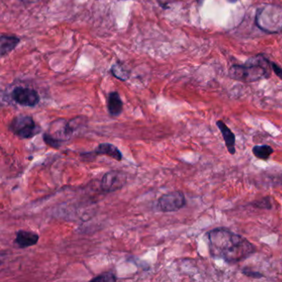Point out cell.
<instances>
[{
	"mask_svg": "<svg viewBox=\"0 0 282 282\" xmlns=\"http://www.w3.org/2000/svg\"><path fill=\"white\" fill-rule=\"evenodd\" d=\"M206 237L210 256L227 263H240L256 252L255 246L249 240L229 228H213L207 232Z\"/></svg>",
	"mask_w": 282,
	"mask_h": 282,
	"instance_id": "1",
	"label": "cell"
},
{
	"mask_svg": "<svg viewBox=\"0 0 282 282\" xmlns=\"http://www.w3.org/2000/svg\"><path fill=\"white\" fill-rule=\"evenodd\" d=\"M269 60L263 54L253 56L244 65H233L228 71V76L233 80L254 82L271 76Z\"/></svg>",
	"mask_w": 282,
	"mask_h": 282,
	"instance_id": "2",
	"label": "cell"
},
{
	"mask_svg": "<svg viewBox=\"0 0 282 282\" xmlns=\"http://www.w3.org/2000/svg\"><path fill=\"white\" fill-rule=\"evenodd\" d=\"M9 129L21 139H29L41 132V127L35 122L33 117L18 115L10 122Z\"/></svg>",
	"mask_w": 282,
	"mask_h": 282,
	"instance_id": "3",
	"label": "cell"
},
{
	"mask_svg": "<svg viewBox=\"0 0 282 282\" xmlns=\"http://www.w3.org/2000/svg\"><path fill=\"white\" fill-rule=\"evenodd\" d=\"M186 205V200L183 192L180 190L170 192L163 194L158 200V207L160 210L165 213L178 211Z\"/></svg>",
	"mask_w": 282,
	"mask_h": 282,
	"instance_id": "4",
	"label": "cell"
},
{
	"mask_svg": "<svg viewBox=\"0 0 282 282\" xmlns=\"http://www.w3.org/2000/svg\"><path fill=\"white\" fill-rule=\"evenodd\" d=\"M127 177L124 173L119 170H110L103 175L101 180V189L107 193L120 190L126 185Z\"/></svg>",
	"mask_w": 282,
	"mask_h": 282,
	"instance_id": "5",
	"label": "cell"
},
{
	"mask_svg": "<svg viewBox=\"0 0 282 282\" xmlns=\"http://www.w3.org/2000/svg\"><path fill=\"white\" fill-rule=\"evenodd\" d=\"M12 98L16 103L26 107H34L40 101L38 93L28 87H17L12 92Z\"/></svg>",
	"mask_w": 282,
	"mask_h": 282,
	"instance_id": "6",
	"label": "cell"
},
{
	"mask_svg": "<svg viewBox=\"0 0 282 282\" xmlns=\"http://www.w3.org/2000/svg\"><path fill=\"white\" fill-rule=\"evenodd\" d=\"M86 155H103L110 157V158H113V159L116 160L118 162H121L123 159V154L121 153L116 146L111 144V143H100L96 148L95 149V151L93 153H84Z\"/></svg>",
	"mask_w": 282,
	"mask_h": 282,
	"instance_id": "7",
	"label": "cell"
},
{
	"mask_svg": "<svg viewBox=\"0 0 282 282\" xmlns=\"http://www.w3.org/2000/svg\"><path fill=\"white\" fill-rule=\"evenodd\" d=\"M216 125L219 127V129L220 130V133L222 134L224 142H225V146H226L228 153H230L231 155H234L236 153V147H235L236 137H235V134L227 126L226 123H224V121H217Z\"/></svg>",
	"mask_w": 282,
	"mask_h": 282,
	"instance_id": "8",
	"label": "cell"
},
{
	"mask_svg": "<svg viewBox=\"0 0 282 282\" xmlns=\"http://www.w3.org/2000/svg\"><path fill=\"white\" fill-rule=\"evenodd\" d=\"M39 240V235L29 231L19 230L16 234L15 244L20 248H27L36 245Z\"/></svg>",
	"mask_w": 282,
	"mask_h": 282,
	"instance_id": "9",
	"label": "cell"
},
{
	"mask_svg": "<svg viewBox=\"0 0 282 282\" xmlns=\"http://www.w3.org/2000/svg\"><path fill=\"white\" fill-rule=\"evenodd\" d=\"M123 103L120 95L117 91L110 92L107 100V109L110 115L113 117L119 116L123 112Z\"/></svg>",
	"mask_w": 282,
	"mask_h": 282,
	"instance_id": "10",
	"label": "cell"
},
{
	"mask_svg": "<svg viewBox=\"0 0 282 282\" xmlns=\"http://www.w3.org/2000/svg\"><path fill=\"white\" fill-rule=\"evenodd\" d=\"M20 42V38L13 35H1L0 37V54L5 56L15 49Z\"/></svg>",
	"mask_w": 282,
	"mask_h": 282,
	"instance_id": "11",
	"label": "cell"
},
{
	"mask_svg": "<svg viewBox=\"0 0 282 282\" xmlns=\"http://www.w3.org/2000/svg\"><path fill=\"white\" fill-rule=\"evenodd\" d=\"M252 154L260 160L267 161L274 153V150L269 145H255L252 147Z\"/></svg>",
	"mask_w": 282,
	"mask_h": 282,
	"instance_id": "12",
	"label": "cell"
},
{
	"mask_svg": "<svg viewBox=\"0 0 282 282\" xmlns=\"http://www.w3.org/2000/svg\"><path fill=\"white\" fill-rule=\"evenodd\" d=\"M111 73L114 77L122 80V81H126L129 78L130 72L127 71L121 63L118 62L114 64L111 68Z\"/></svg>",
	"mask_w": 282,
	"mask_h": 282,
	"instance_id": "13",
	"label": "cell"
},
{
	"mask_svg": "<svg viewBox=\"0 0 282 282\" xmlns=\"http://www.w3.org/2000/svg\"><path fill=\"white\" fill-rule=\"evenodd\" d=\"M250 205H252V207H254V208H256V209H271L272 208V205H271V201H270V197H268V196L259 199L257 201H253Z\"/></svg>",
	"mask_w": 282,
	"mask_h": 282,
	"instance_id": "14",
	"label": "cell"
},
{
	"mask_svg": "<svg viewBox=\"0 0 282 282\" xmlns=\"http://www.w3.org/2000/svg\"><path fill=\"white\" fill-rule=\"evenodd\" d=\"M116 276L111 272H106L91 279V281H116Z\"/></svg>",
	"mask_w": 282,
	"mask_h": 282,
	"instance_id": "15",
	"label": "cell"
},
{
	"mask_svg": "<svg viewBox=\"0 0 282 282\" xmlns=\"http://www.w3.org/2000/svg\"><path fill=\"white\" fill-rule=\"evenodd\" d=\"M242 273L244 274V276L254 278V279H261V278L265 277V276L263 273L259 272V271H252V270L250 269V268H247V267L243 269Z\"/></svg>",
	"mask_w": 282,
	"mask_h": 282,
	"instance_id": "16",
	"label": "cell"
},
{
	"mask_svg": "<svg viewBox=\"0 0 282 282\" xmlns=\"http://www.w3.org/2000/svg\"><path fill=\"white\" fill-rule=\"evenodd\" d=\"M271 69L273 70L276 76L282 80V68L276 65V63H271Z\"/></svg>",
	"mask_w": 282,
	"mask_h": 282,
	"instance_id": "17",
	"label": "cell"
},
{
	"mask_svg": "<svg viewBox=\"0 0 282 282\" xmlns=\"http://www.w3.org/2000/svg\"><path fill=\"white\" fill-rule=\"evenodd\" d=\"M229 3H235L237 2V0H228Z\"/></svg>",
	"mask_w": 282,
	"mask_h": 282,
	"instance_id": "18",
	"label": "cell"
}]
</instances>
